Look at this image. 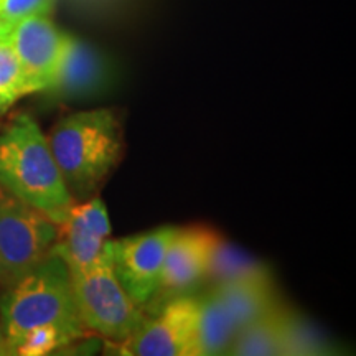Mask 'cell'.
<instances>
[{
	"label": "cell",
	"mask_w": 356,
	"mask_h": 356,
	"mask_svg": "<svg viewBox=\"0 0 356 356\" xmlns=\"http://www.w3.org/2000/svg\"><path fill=\"white\" fill-rule=\"evenodd\" d=\"M58 225L51 252L61 257L70 273H81L99 259L111 239V222L99 197L74 202Z\"/></svg>",
	"instance_id": "8"
},
{
	"label": "cell",
	"mask_w": 356,
	"mask_h": 356,
	"mask_svg": "<svg viewBox=\"0 0 356 356\" xmlns=\"http://www.w3.org/2000/svg\"><path fill=\"white\" fill-rule=\"evenodd\" d=\"M211 292L228 312L238 330L275 307L269 274L249 275L215 284Z\"/></svg>",
	"instance_id": "12"
},
{
	"label": "cell",
	"mask_w": 356,
	"mask_h": 356,
	"mask_svg": "<svg viewBox=\"0 0 356 356\" xmlns=\"http://www.w3.org/2000/svg\"><path fill=\"white\" fill-rule=\"evenodd\" d=\"M259 274H269L259 261L244 254L241 249L234 248L233 244L218 238L215 248H213L204 277H210L215 284H221L226 282V280L249 277V275Z\"/></svg>",
	"instance_id": "15"
},
{
	"label": "cell",
	"mask_w": 356,
	"mask_h": 356,
	"mask_svg": "<svg viewBox=\"0 0 356 356\" xmlns=\"http://www.w3.org/2000/svg\"><path fill=\"white\" fill-rule=\"evenodd\" d=\"M287 314L274 307L254 322L248 323L238 332L231 343L228 355L266 356L284 355V333Z\"/></svg>",
	"instance_id": "13"
},
{
	"label": "cell",
	"mask_w": 356,
	"mask_h": 356,
	"mask_svg": "<svg viewBox=\"0 0 356 356\" xmlns=\"http://www.w3.org/2000/svg\"><path fill=\"white\" fill-rule=\"evenodd\" d=\"M2 114H6V109H3L2 102H0V115H2Z\"/></svg>",
	"instance_id": "21"
},
{
	"label": "cell",
	"mask_w": 356,
	"mask_h": 356,
	"mask_svg": "<svg viewBox=\"0 0 356 356\" xmlns=\"http://www.w3.org/2000/svg\"><path fill=\"white\" fill-rule=\"evenodd\" d=\"M8 353V346H7V340H6V333H3L2 323H0V356H7Z\"/></svg>",
	"instance_id": "19"
},
{
	"label": "cell",
	"mask_w": 356,
	"mask_h": 356,
	"mask_svg": "<svg viewBox=\"0 0 356 356\" xmlns=\"http://www.w3.org/2000/svg\"><path fill=\"white\" fill-rule=\"evenodd\" d=\"M12 26L8 24V22H6L3 19H0V40H6L8 37V33H10Z\"/></svg>",
	"instance_id": "20"
},
{
	"label": "cell",
	"mask_w": 356,
	"mask_h": 356,
	"mask_svg": "<svg viewBox=\"0 0 356 356\" xmlns=\"http://www.w3.org/2000/svg\"><path fill=\"white\" fill-rule=\"evenodd\" d=\"M0 323L10 355H15L26 333L40 325H55L73 340L84 337L88 330L78 315L70 270L61 257L50 252L7 287L0 299Z\"/></svg>",
	"instance_id": "3"
},
{
	"label": "cell",
	"mask_w": 356,
	"mask_h": 356,
	"mask_svg": "<svg viewBox=\"0 0 356 356\" xmlns=\"http://www.w3.org/2000/svg\"><path fill=\"white\" fill-rule=\"evenodd\" d=\"M218 238L216 233L204 228L177 229L168 244L155 297L175 296L204 277Z\"/></svg>",
	"instance_id": "10"
},
{
	"label": "cell",
	"mask_w": 356,
	"mask_h": 356,
	"mask_svg": "<svg viewBox=\"0 0 356 356\" xmlns=\"http://www.w3.org/2000/svg\"><path fill=\"white\" fill-rule=\"evenodd\" d=\"M56 0H0V19L10 25L30 17H50Z\"/></svg>",
	"instance_id": "18"
},
{
	"label": "cell",
	"mask_w": 356,
	"mask_h": 356,
	"mask_svg": "<svg viewBox=\"0 0 356 356\" xmlns=\"http://www.w3.org/2000/svg\"><path fill=\"white\" fill-rule=\"evenodd\" d=\"M71 341L73 338L55 325H40L26 333L20 345L17 346L15 355L43 356L71 343Z\"/></svg>",
	"instance_id": "17"
},
{
	"label": "cell",
	"mask_w": 356,
	"mask_h": 356,
	"mask_svg": "<svg viewBox=\"0 0 356 356\" xmlns=\"http://www.w3.org/2000/svg\"><path fill=\"white\" fill-rule=\"evenodd\" d=\"M109 243L95 264L81 273H70V277L83 327L121 343L145 322L147 315L115 277Z\"/></svg>",
	"instance_id": "4"
},
{
	"label": "cell",
	"mask_w": 356,
	"mask_h": 356,
	"mask_svg": "<svg viewBox=\"0 0 356 356\" xmlns=\"http://www.w3.org/2000/svg\"><path fill=\"white\" fill-rule=\"evenodd\" d=\"M29 95L30 89L24 70H22L15 51L8 43V37L0 40V102H2L6 113L17 101Z\"/></svg>",
	"instance_id": "16"
},
{
	"label": "cell",
	"mask_w": 356,
	"mask_h": 356,
	"mask_svg": "<svg viewBox=\"0 0 356 356\" xmlns=\"http://www.w3.org/2000/svg\"><path fill=\"white\" fill-rule=\"evenodd\" d=\"M70 38L50 17H30L12 26L8 43L19 58L30 95L47 91L55 81Z\"/></svg>",
	"instance_id": "9"
},
{
	"label": "cell",
	"mask_w": 356,
	"mask_h": 356,
	"mask_svg": "<svg viewBox=\"0 0 356 356\" xmlns=\"http://www.w3.org/2000/svg\"><path fill=\"white\" fill-rule=\"evenodd\" d=\"M104 84V66L91 48L70 38L63 61L55 81L47 91H53L61 99H81L95 95Z\"/></svg>",
	"instance_id": "11"
},
{
	"label": "cell",
	"mask_w": 356,
	"mask_h": 356,
	"mask_svg": "<svg viewBox=\"0 0 356 356\" xmlns=\"http://www.w3.org/2000/svg\"><path fill=\"white\" fill-rule=\"evenodd\" d=\"M47 140L74 202L95 197L124 155L121 119L108 108L65 115Z\"/></svg>",
	"instance_id": "1"
},
{
	"label": "cell",
	"mask_w": 356,
	"mask_h": 356,
	"mask_svg": "<svg viewBox=\"0 0 356 356\" xmlns=\"http://www.w3.org/2000/svg\"><path fill=\"white\" fill-rule=\"evenodd\" d=\"M124 355L202 356L200 355V299L175 297L157 317L147 318L127 340L115 343Z\"/></svg>",
	"instance_id": "6"
},
{
	"label": "cell",
	"mask_w": 356,
	"mask_h": 356,
	"mask_svg": "<svg viewBox=\"0 0 356 356\" xmlns=\"http://www.w3.org/2000/svg\"><path fill=\"white\" fill-rule=\"evenodd\" d=\"M58 225L0 185V284L10 287L51 252Z\"/></svg>",
	"instance_id": "5"
},
{
	"label": "cell",
	"mask_w": 356,
	"mask_h": 356,
	"mask_svg": "<svg viewBox=\"0 0 356 356\" xmlns=\"http://www.w3.org/2000/svg\"><path fill=\"white\" fill-rule=\"evenodd\" d=\"M0 185L55 222L74 203L47 136L29 114L17 115L0 132Z\"/></svg>",
	"instance_id": "2"
},
{
	"label": "cell",
	"mask_w": 356,
	"mask_h": 356,
	"mask_svg": "<svg viewBox=\"0 0 356 356\" xmlns=\"http://www.w3.org/2000/svg\"><path fill=\"white\" fill-rule=\"evenodd\" d=\"M238 332L215 293L200 299V355H228Z\"/></svg>",
	"instance_id": "14"
},
{
	"label": "cell",
	"mask_w": 356,
	"mask_h": 356,
	"mask_svg": "<svg viewBox=\"0 0 356 356\" xmlns=\"http://www.w3.org/2000/svg\"><path fill=\"white\" fill-rule=\"evenodd\" d=\"M177 229L163 226L129 238L111 239L114 274L136 304H149L157 293L168 244Z\"/></svg>",
	"instance_id": "7"
}]
</instances>
